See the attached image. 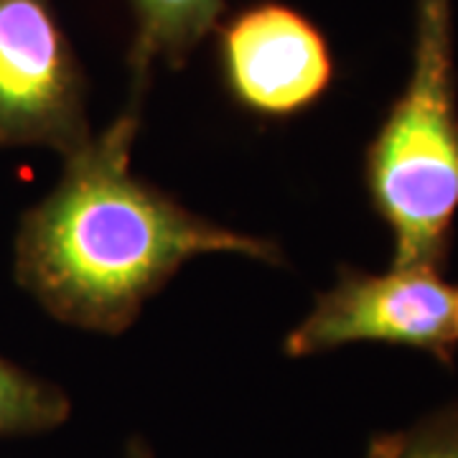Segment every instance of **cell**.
<instances>
[{"mask_svg": "<svg viewBox=\"0 0 458 458\" xmlns=\"http://www.w3.org/2000/svg\"><path fill=\"white\" fill-rule=\"evenodd\" d=\"M143 95L132 87L113 125L66 156L62 179L18 225V285L66 327L123 334L148 298L199 255L283 262L273 240L199 216L132 174Z\"/></svg>", "mask_w": 458, "mask_h": 458, "instance_id": "1", "label": "cell"}, {"mask_svg": "<svg viewBox=\"0 0 458 458\" xmlns=\"http://www.w3.org/2000/svg\"><path fill=\"white\" fill-rule=\"evenodd\" d=\"M393 234V267L443 270L458 212V87L451 0H415L412 69L364 156Z\"/></svg>", "mask_w": 458, "mask_h": 458, "instance_id": "2", "label": "cell"}, {"mask_svg": "<svg viewBox=\"0 0 458 458\" xmlns=\"http://www.w3.org/2000/svg\"><path fill=\"white\" fill-rule=\"evenodd\" d=\"M346 344H387L426 352L443 364L458 346V288L430 267L364 273L342 267L336 283L316 295L309 316L285 336L293 360Z\"/></svg>", "mask_w": 458, "mask_h": 458, "instance_id": "3", "label": "cell"}, {"mask_svg": "<svg viewBox=\"0 0 458 458\" xmlns=\"http://www.w3.org/2000/svg\"><path fill=\"white\" fill-rule=\"evenodd\" d=\"M92 138L87 80L51 0H0V148L72 156Z\"/></svg>", "mask_w": 458, "mask_h": 458, "instance_id": "4", "label": "cell"}, {"mask_svg": "<svg viewBox=\"0 0 458 458\" xmlns=\"http://www.w3.org/2000/svg\"><path fill=\"white\" fill-rule=\"evenodd\" d=\"M216 64L232 102L262 120L311 110L336 74L324 31L280 0L252 3L222 21Z\"/></svg>", "mask_w": 458, "mask_h": 458, "instance_id": "5", "label": "cell"}, {"mask_svg": "<svg viewBox=\"0 0 458 458\" xmlns=\"http://www.w3.org/2000/svg\"><path fill=\"white\" fill-rule=\"evenodd\" d=\"M135 41L131 51L132 87L146 89L156 62L181 66L199 41L219 23L225 0H131Z\"/></svg>", "mask_w": 458, "mask_h": 458, "instance_id": "6", "label": "cell"}, {"mask_svg": "<svg viewBox=\"0 0 458 458\" xmlns=\"http://www.w3.org/2000/svg\"><path fill=\"white\" fill-rule=\"evenodd\" d=\"M69 415L72 400L59 385L0 357V438L49 433Z\"/></svg>", "mask_w": 458, "mask_h": 458, "instance_id": "7", "label": "cell"}, {"mask_svg": "<svg viewBox=\"0 0 458 458\" xmlns=\"http://www.w3.org/2000/svg\"><path fill=\"white\" fill-rule=\"evenodd\" d=\"M367 458H458V405L428 412L403 430L379 433Z\"/></svg>", "mask_w": 458, "mask_h": 458, "instance_id": "8", "label": "cell"}, {"mask_svg": "<svg viewBox=\"0 0 458 458\" xmlns=\"http://www.w3.org/2000/svg\"><path fill=\"white\" fill-rule=\"evenodd\" d=\"M125 458H153V451H150V445L143 438L135 436L128 443V448H125Z\"/></svg>", "mask_w": 458, "mask_h": 458, "instance_id": "9", "label": "cell"}]
</instances>
